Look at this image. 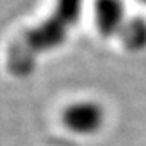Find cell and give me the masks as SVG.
I'll list each match as a JSON object with an SVG mask.
<instances>
[{
	"label": "cell",
	"mask_w": 146,
	"mask_h": 146,
	"mask_svg": "<svg viewBox=\"0 0 146 146\" xmlns=\"http://www.w3.org/2000/svg\"><path fill=\"white\" fill-rule=\"evenodd\" d=\"M81 13V0H57L52 13L37 26L21 33L7 50L5 67L10 75H31L39 55L62 46Z\"/></svg>",
	"instance_id": "cell-1"
},
{
	"label": "cell",
	"mask_w": 146,
	"mask_h": 146,
	"mask_svg": "<svg viewBox=\"0 0 146 146\" xmlns=\"http://www.w3.org/2000/svg\"><path fill=\"white\" fill-rule=\"evenodd\" d=\"M104 122V110L99 104L83 101L72 104L63 112V123L75 133L88 135L99 130Z\"/></svg>",
	"instance_id": "cell-2"
},
{
	"label": "cell",
	"mask_w": 146,
	"mask_h": 146,
	"mask_svg": "<svg viewBox=\"0 0 146 146\" xmlns=\"http://www.w3.org/2000/svg\"><path fill=\"white\" fill-rule=\"evenodd\" d=\"M94 16L98 29L102 36L119 34L125 25V10L120 0H96Z\"/></svg>",
	"instance_id": "cell-3"
},
{
	"label": "cell",
	"mask_w": 146,
	"mask_h": 146,
	"mask_svg": "<svg viewBox=\"0 0 146 146\" xmlns=\"http://www.w3.org/2000/svg\"><path fill=\"white\" fill-rule=\"evenodd\" d=\"M122 46L128 50H141L146 47V20L131 18L119 31Z\"/></svg>",
	"instance_id": "cell-4"
},
{
	"label": "cell",
	"mask_w": 146,
	"mask_h": 146,
	"mask_svg": "<svg viewBox=\"0 0 146 146\" xmlns=\"http://www.w3.org/2000/svg\"><path fill=\"white\" fill-rule=\"evenodd\" d=\"M143 2H146V0H143Z\"/></svg>",
	"instance_id": "cell-5"
}]
</instances>
